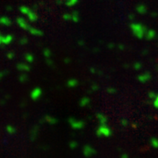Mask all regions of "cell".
<instances>
[{
    "mask_svg": "<svg viewBox=\"0 0 158 158\" xmlns=\"http://www.w3.org/2000/svg\"><path fill=\"white\" fill-rule=\"evenodd\" d=\"M96 134L98 137H109L112 135V130L108 127V126L106 124H102L98 128Z\"/></svg>",
    "mask_w": 158,
    "mask_h": 158,
    "instance_id": "7a4b0ae2",
    "label": "cell"
},
{
    "mask_svg": "<svg viewBox=\"0 0 158 158\" xmlns=\"http://www.w3.org/2000/svg\"><path fill=\"white\" fill-rule=\"evenodd\" d=\"M68 122H69L70 126L73 127L74 129L76 130H79V129H82L84 127V122L83 121H80V120H77L76 119H68Z\"/></svg>",
    "mask_w": 158,
    "mask_h": 158,
    "instance_id": "3957f363",
    "label": "cell"
},
{
    "mask_svg": "<svg viewBox=\"0 0 158 158\" xmlns=\"http://www.w3.org/2000/svg\"><path fill=\"white\" fill-rule=\"evenodd\" d=\"M145 35L148 40H153V39H155V35H156V33H155L154 30H148V31H147Z\"/></svg>",
    "mask_w": 158,
    "mask_h": 158,
    "instance_id": "8992f818",
    "label": "cell"
},
{
    "mask_svg": "<svg viewBox=\"0 0 158 158\" xmlns=\"http://www.w3.org/2000/svg\"><path fill=\"white\" fill-rule=\"evenodd\" d=\"M151 144L154 148H158V139L152 138L151 139Z\"/></svg>",
    "mask_w": 158,
    "mask_h": 158,
    "instance_id": "30bf717a",
    "label": "cell"
},
{
    "mask_svg": "<svg viewBox=\"0 0 158 158\" xmlns=\"http://www.w3.org/2000/svg\"><path fill=\"white\" fill-rule=\"evenodd\" d=\"M77 1H78V0H68V5L71 6V5H76V4L77 3Z\"/></svg>",
    "mask_w": 158,
    "mask_h": 158,
    "instance_id": "7c38bea8",
    "label": "cell"
},
{
    "mask_svg": "<svg viewBox=\"0 0 158 158\" xmlns=\"http://www.w3.org/2000/svg\"><path fill=\"white\" fill-rule=\"evenodd\" d=\"M96 154V150L90 145H85L83 148V155L86 157H91Z\"/></svg>",
    "mask_w": 158,
    "mask_h": 158,
    "instance_id": "277c9868",
    "label": "cell"
},
{
    "mask_svg": "<svg viewBox=\"0 0 158 158\" xmlns=\"http://www.w3.org/2000/svg\"><path fill=\"white\" fill-rule=\"evenodd\" d=\"M136 10L140 14H144V13L147 12V7L144 5H139L138 6L136 7Z\"/></svg>",
    "mask_w": 158,
    "mask_h": 158,
    "instance_id": "52a82bcc",
    "label": "cell"
},
{
    "mask_svg": "<svg viewBox=\"0 0 158 158\" xmlns=\"http://www.w3.org/2000/svg\"><path fill=\"white\" fill-rule=\"evenodd\" d=\"M150 78H151V76H150L149 73L142 74V75H140L138 77L139 81L142 82V83H145V82H148Z\"/></svg>",
    "mask_w": 158,
    "mask_h": 158,
    "instance_id": "5b68a950",
    "label": "cell"
},
{
    "mask_svg": "<svg viewBox=\"0 0 158 158\" xmlns=\"http://www.w3.org/2000/svg\"><path fill=\"white\" fill-rule=\"evenodd\" d=\"M142 67V63H140V62H137V63L134 64V68H135V69H140Z\"/></svg>",
    "mask_w": 158,
    "mask_h": 158,
    "instance_id": "5bb4252c",
    "label": "cell"
},
{
    "mask_svg": "<svg viewBox=\"0 0 158 158\" xmlns=\"http://www.w3.org/2000/svg\"><path fill=\"white\" fill-rule=\"evenodd\" d=\"M131 30L134 36H136L139 39H142L144 35L147 33V28L142 24H132L130 26Z\"/></svg>",
    "mask_w": 158,
    "mask_h": 158,
    "instance_id": "6da1fadb",
    "label": "cell"
},
{
    "mask_svg": "<svg viewBox=\"0 0 158 158\" xmlns=\"http://www.w3.org/2000/svg\"><path fill=\"white\" fill-rule=\"evenodd\" d=\"M72 20H74V21H78V20H79V15H78V12L77 11H75L74 12V14H73V16H72Z\"/></svg>",
    "mask_w": 158,
    "mask_h": 158,
    "instance_id": "8fae6325",
    "label": "cell"
},
{
    "mask_svg": "<svg viewBox=\"0 0 158 158\" xmlns=\"http://www.w3.org/2000/svg\"><path fill=\"white\" fill-rule=\"evenodd\" d=\"M98 120H99L100 125L106 124V123H107V117L103 115V114H98Z\"/></svg>",
    "mask_w": 158,
    "mask_h": 158,
    "instance_id": "ba28073f",
    "label": "cell"
},
{
    "mask_svg": "<svg viewBox=\"0 0 158 158\" xmlns=\"http://www.w3.org/2000/svg\"><path fill=\"white\" fill-rule=\"evenodd\" d=\"M108 92H115V90H113V89H108Z\"/></svg>",
    "mask_w": 158,
    "mask_h": 158,
    "instance_id": "2e32d148",
    "label": "cell"
},
{
    "mask_svg": "<svg viewBox=\"0 0 158 158\" xmlns=\"http://www.w3.org/2000/svg\"><path fill=\"white\" fill-rule=\"evenodd\" d=\"M155 97H156V95L155 94L154 92H150L149 93V98H155Z\"/></svg>",
    "mask_w": 158,
    "mask_h": 158,
    "instance_id": "9a60e30c",
    "label": "cell"
},
{
    "mask_svg": "<svg viewBox=\"0 0 158 158\" xmlns=\"http://www.w3.org/2000/svg\"><path fill=\"white\" fill-rule=\"evenodd\" d=\"M154 106L158 109V95H156V97H155V101H154Z\"/></svg>",
    "mask_w": 158,
    "mask_h": 158,
    "instance_id": "4fadbf2b",
    "label": "cell"
},
{
    "mask_svg": "<svg viewBox=\"0 0 158 158\" xmlns=\"http://www.w3.org/2000/svg\"><path fill=\"white\" fill-rule=\"evenodd\" d=\"M89 101H90V99H89L87 97H84V98H83L81 99V101H80V106H87V104H89Z\"/></svg>",
    "mask_w": 158,
    "mask_h": 158,
    "instance_id": "9c48e42d",
    "label": "cell"
}]
</instances>
